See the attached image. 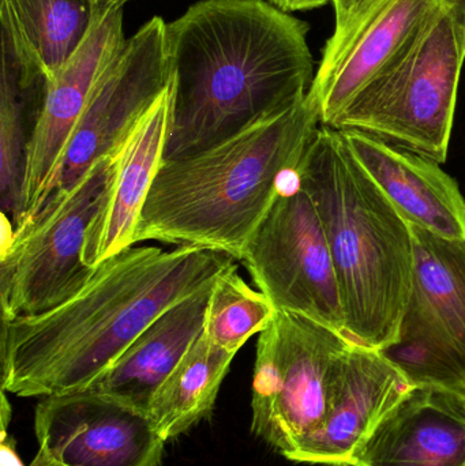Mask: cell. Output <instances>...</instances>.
Segmentation results:
<instances>
[{
	"label": "cell",
	"mask_w": 465,
	"mask_h": 466,
	"mask_svg": "<svg viewBox=\"0 0 465 466\" xmlns=\"http://www.w3.org/2000/svg\"><path fill=\"white\" fill-rule=\"evenodd\" d=\"M351 344L327 326L276 311L257 341L251 432L281 456L294 451L328 415L339 361Z\"/></svg>",
	"instance_id": "7"
},
{
	"label": "cell",
	"mask_w": 465,
	"mask_h": 466,
	"mask_svg": "<svg viewBox=\"0 0 465 466\" xmlns=\"http://www.w3.org/2000/svg\"><path fill=\"white\" fill-rule=\"evenodd\" d=\"M111 157L96 161L74 185L55 191L16 229L3 226L2 319L43 314L65 303L92 279L85 265L87 229L100 208Z\"/></svg>",
	"instance_id": "6"
},
{
	"label": "cell",
	"mask_w": 465,
	"mask_h": 466,
	"mask_svg": "<svg viewBox=\"0 0 465 466\" xmlns=\"http://www.w3.org/2000/svg\"><path fill=\"white\" fill-rule=\"evenodd\" d=\"M237 262L199 247L123 249L65 303L2 319V390L25 399L85 390L163 312Z\"/></svg>",
	"instance_id": "2"
},
{
	"label": "cell",
	"mask_w": 465,
	"mask_h": 466,
	"mask_svg": "<svg viewBox=\"0 0 465 466\" xmlns=\"http://www.w3.org/2000/svg\"><path fill=\"white\" fill-rule=\"evenodd\" d=\"M235 355L207 334L194 341L153 397L147 415L166 442L190 431L212 413Z\"/></svg>",
	"instance_id": "21"
},
{
	"label": "cell",
	"mask_w": 465,
	"mask_h": 466,
	"mask_svg": "<svg viewBox=\"0 0 465 466\" xmlns=\"http://www.w3.org/2000/svg\"><path fill=\"white\" fill-rule=\"evenodd\" d=\"M269 2L276 7L289 13V11L313 10L327 5L329 0H269Z\"/></svg>",
	"instance_id": "25"
},
{
	"label": "cell",
	"mask_w": 465,
	"mask_h": 466,
	"mask_svg": "<svg viewBox=\"0 0 465 466\" xmlns=\"http://www.w3.org/2000/svg\"><path fill=\"white\" fill-rule=\"evenodd\" d=\"M308 29L267 0H202L167 24L164 160L207 149L302 100L316 76Z\"/></svg>",
	"instance_id": "1"
},
{
	"label": "cell",
	"mask_w": 465,
	"mask_h": 466,
	"mask_svg": "<svg viewBox=\"0 0 465 466\" xmlns=\"http://www.w3.org/2000/svg\"><path fill=\"white\" fill-rule=\"evenodd\" d=\"M48 79L29 70L2 40L0 82V204L3 226L15 228L21 215L27 147L37 123Z\"/></svg>",
	"instance_id": "20"
},
{
	"label": "cell",
	"mask_w": 465,
	"mask_h": 466,
	"mask_svg": "<svg viewBox=\"0 0 465 466\" xmlns=\"http://www.w3.org/2000/svg\"><path fill=\"white\" fill-rule=\"evenodd\" d=\"M440 0H369L327 41L310 90L322 126H330L376 79Z\"/></svg>",
	"instance_id": "13"
},
{
	"label": "cell",
	"mask_w": 465,
	"mask_h": 466,
	"mask_svg": "<svg viewBox=\"0 0 465 466\" xmlns=\"http://www.w3.org/2000/svg\"><path fill=\"white\" fill-rule=\"evenodd\" d=\"M27 466H161L166 441L147 412L93 390L41 397Z\"/></svg>",
	"instance_id": "10"
},
{
	"label": "cell",
	"mask_w": 465,
	"mask_h": 466,
	"mask_svg": "<svg viewBox=\"0 0 465 466\" xmlns=\"http://www.w3.org/2000/svg\"><path fill=\"white\" fill-rule=\"evenodd\" d=\"M465 62V0H440L398 56L328 127L447 161Z\"/></svg>",
	"instance_id": "5"
},
{
	"label": "cell",
	"mask_w": 465,
	"mask_h": 466,
	"mask_svg": "<svg viewBox=\"0 0 465 466\" xmlns=\"http://www.w3.org/2000/svg\"><path fill=\"white\" fill-rule=\"evenodd\" d=\"M411 229V293L398 339L381 352L411 386L465 393V240Z\"/></svg>",
	"instance_id": "9"
},
{
	"label": "cell",
	"mask_w": 465,
	"mask_h": 466,
	"mask_svg": "<svg viewBox=\"0 0 465 466\" xmlns=\"http://www.w3.org/2000/svg\"><path fill=\"white\" fill-rule=\"evenodd\" d=\"M409 386L381 350L349 345L339 361L324 421L284 459L302 464L349 466L360 443Z\"/></svg>",
	"instance_id": "14"
},
{
	"label": "cell",
	"mask_w": 465,
	"mask_h": 466,
	"mask_svg": "<svg viewBox=\"0 0 465 466\" xmlns=\"http://www.w3.org/2000/svg\"><path fill=\"white\" fill-rule=\"evenodd\" d=\"M276 311L261 290L243 279L235 263L213 284L204 333L213 344L237 355L251 337L270 325Z\"/></svg>",
	"instance_id": "22"
},
{
	"label": "cell",
	"mask_w": 465,
	"mask_h": 466,
	"mask_svg": "<svg viewBox=\"0 0 465 466\" xmlns=\"http://www.w3.org/2000/svg\"><path fill=\"white\" fill-rule=\"evenodd\" d=\"M171 103L168 85L111 156L103 199L85 240V265L97 268L108 258L136 246L139 216L164 161Z\"/></svg>",
	"instance_id": "15"
},
{
	"label": "cell",
	"mask_w": 465,
	"mask_h": 466,
	"mask_svg": "<svg viewBox=\"0 0 465 466\" xmlns=\"http://www.w3.org/2000/svg\"><path fill=\"white\" fill-rule=\"evenodd\" d=\"M333 3L336 14V27H343L369 0H329Z\"/></svg>",
	"instance_id": "23"
},
{
	"label": "cell",
	"mask_w": 465,
	"mask_h": 466,
	"mask_svg": "<svg viewBox=\"0 0 465 466\" xmlns=\"http://www.w3.org/2000/svg\"><path fill=\"white\" fill-rule=\"evenodd\" d=\"M327 233L352 344H395L411 293L414 235L358 163L343 133L321 126L298 167Z\"/></svg>",
	"instance_id": "4"
},
{
	"label": "cell",
	"mask_w": 465,
	"mask_h": 466,
	"mask_svg": "<svg viewBox=\"0 0 465 466\" xmlns=\"http://www.w3.org/2000/svg\"><path fill=\"white\" fill-rule=\"evenodd\" d=\"M0 466H25L15 451L13 437L7 434V429H2L0 441Z\"/></svg>",
	"instance_id": "24"
},
{
	"label": "cell",
	"mask_w": 465,
	"mask_h": 466,
	"mask_svg": "<svg viewBox=\"0 0 465 466\" xmlns=\"http://www.w3.org/2000/svg\"><path fill=\"white\" fill-rule=\"evenodd\" d=\"M166 26L153 16L104 68L76 123L54 193L74 185L96 161L111 157L168 87Z\"/></svg>",
	"instance_id": "11"
},
{
	"label": "cell",
	"mask_w": 465,
	"mask_h": 466,
	"mask_svg": "<svg viewBox=\"0 0 465 466\" xmlns=\"http://www.w3.org/2000/svg\"><path fill=\"white\" fill-rule=\"evenodd\" d=\"M101 8L100 0H2V40L49 82L81 48Z\"/></svg>",
	"instance_id": "19"
},
{
	"label": "cell",
	"mask_w": 465,
	"mask_h": 466,
	"mask_svg": "<svg viewBox=\"0 0 465 466\" xmlns=\"http://www.w3.org/2000/svg\"><path fill=\"white\" fill-rule=\"evenodd\" d=\"M349 466H465V393L409 386Z\"/></svg>",
	"instance_id": "16"
},
{
	"label": "cell",
	"mask_w": 465,
	"mask_h": 466,
	"mask_svg": "<svg viewBox=\"0 0 465 466\" xmlns=\"http://www.w3.org/2000/svg\"><path fill=\"white\" fill-rule=\"evenodd\" d=\"M358 163L411 226L465 240V198L441 163L357 131H341Z\"/></svg>",
	"instance_id": "17"
},
{
	"label": "cell",
	"mask_w": 465,
	"mask_h": 466,
	"mask_svg": "<svg viewBox=\"0 0 465 466\" xmlns=\"http://www.w3.org/2000/svg\"><path fill=\"white\" fill-rule=\"evenodd\" d=\"M212 288L213 284L163 312L85 390L106 394L147 413L164 380L204 331Z\"/></svg>",
	"instance_id": "18"
},
{
	"label": "cell",
	"mask_w": 465,
	"mask_h": 466,
	"mask_svg": "<svg viewBox=\"0 0 465 466\" xmlns=\"http://www.w3.org/2000/svg\"><path fill=\"white\" fill-rule=\"evenodd\" d=\"M128 0H100L101 5H125Z\"/></svg>",
	"instance_id": "26"
},
{
	"label": "cell",
	"mask_w": 465,
	"mask_h": 466,
	"mask_svg": "<svg viewBox=\"0 0 465 466\" xmlns=\"http://www.w3.org/2000/svg\"><path fill=\"white\" fill-rule=\"evenodd\" d=\"M311 90L295 106L186 157L164 160L136 244L199 247L242 259L321 127Z\"/></svg>",
	"instance_id": "3"
},
{
	"label": "cell",
	"mask_w": 465,
	"mask_h": 466,
	"mask_svg": "<svg viewBox=\"0 0 465 466\" xmlns=\"http://www.w3.org/2000/svg\"><path fill=\"white\" fill-rule=\"evenodd\" d=\"M240 262L278 311L291 312L346 336V312L327 233L298 171Z\"/></svg>",
	"instance_id": "8"
},
{
	"label": "cell",
	"mask_w": 465,
	"mask_h": 466,
	"mask_svg": "<svg viewBox=\"0 0 465 466\" xmlns=\"http://www.w3.org/2000/svg\"><path fill=\"white\" fill-rule=\"evenodd\" d=\"M125 43L123 5H103L81 48L48 82L27 147L21 215L14 229L32 218L54 193L68 144L87 98L104 68Z\"/></svg>",
	"instance_id": "12"
}]
</instances>
